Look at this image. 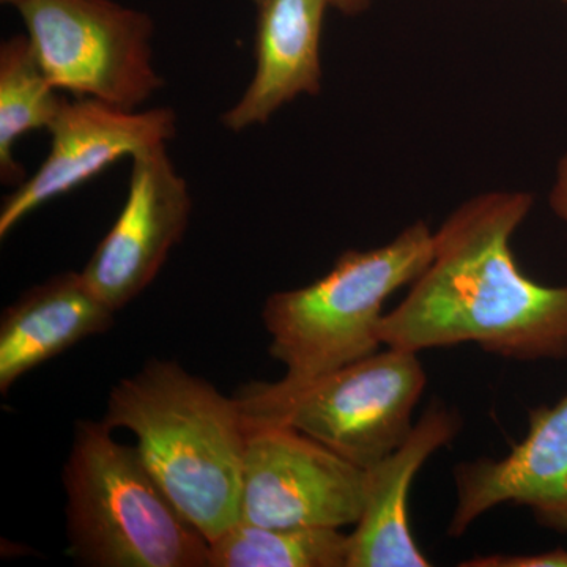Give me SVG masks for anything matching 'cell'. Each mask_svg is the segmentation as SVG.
Instances as JSON below:
<instances>
[{"mask_svg": "<svg viewBox=\"0 0 567 567\" xmlns=\"http://www.w3.org/2000/svg\"><path fill=\"white\" fill-rule=\"evenodd\" d=\"M532 207V194L491 192L451 213L431 264L383 316V346L417 353L475 342L507 360H565L567 284L533 281L511 248Z\"/></svg>", "mask_w": 567, "mask_h": 567, "instance_id": "obj_1", "label": "cell"}, {"mask_svg": "<svg viewBox=\"0 0 567 567\" xmlns=\"http://www.w3.org/2000/svg\"><path fill=\"white\" fill-rule=\"evenodd\" d=\"M104 423L126 429L159 486L208 543L240 520L246 429L237 399L171 360L112 388Z\"/></svg>", "mask_w": 567, "mask_h": 567, "instance_id": "obj_2", "label": "cell"}, {"mask_svg": "<svg viewBox=\"0 0 567 567\" xmlns=\"http://www.w3.org/2000/svg\"><path fill=\"white\" fill-rule=\"evenodd\" d=\"M104 421H80L63 468L66 537L93 567H208L210 543L167 496L136 446Z\"/></svg>", "mask_w": 567, "mask_h": 567, "instance_id": "obj_3", "label": "cell"}, {"mask_svg": "<svg viewBox=\"0 0 567 567\" xmlns=\"http://www.w3.org/2000/svg\"><path fill=\"white\" fill-rule=\"evenodd\" d=\"M432 257L434 233L416 221L390 244L341 254L309 286L270 295L262 320L270 354L286 365L287 379L328 374L379 352L383 305L415 281Z\"/></svg>", "mask_w": 567, "mask_h": 567, "instance_id": "obj_4", "label": "cell"}, {"mask_svg": "<svg viewBox=\"0 0 567 567\" xmlns=\"http://www.w3.org/2000/svg\"><path fill=\"white\" fill-rule=\"evenodd\" d=\"M425 383L416 352L386 347L312 379L249 383L235 399L245 424L293 429L368 470L405 442Z\"/></svg>", "mask_w": 567, "mask_h": 567, "instance_id": "obj_5", "label": "cell"}, {"mask_svg": "<svg viewBox=\"0 0 567 567\" xmlns=\"http://www.w3.org/2000/svg\"><path fill=\"white\" fill-rule=\"evenodd\" d=\"M18 11L58 91L136 111L162 89L148 14L114 0H25Z\"/></svg>", "mask_w": 567, "mask_h": 567, "instance_id": "obj_6", "label": "cell"}, {"mask_svg": "<svg viewBox=\"0 0 567 567\" xmlns=\"http://www.w3.org/2000/svg\"><path fill=\"white\" fill-rule=\"evenodd\" d=\"M240 520L268 528L357 525L365 470L300 432L248 425Z\"/></svg>", "mask_w": 567, "mask_h": 567, "instance_id": "obj_7", "label": "cell"}, {"mask_svg": "<svg viewBox=\"0 0 567 567\" xmlns=\"http://www.w3.org/2000/svg\"><path fill=\"white\" fill-rule=\"evenodd\" d=\"M132 159L121 215L81 271L93 292L115 312L158 276L185 234L193 205L166 145L136 153Z\"/></svg>", "mask_w": 567, "mask_h": 567, "instance_id": "obj_8", "label": "cell"}, {"mask_svg": "<svg viewBox=\"0 0 567 567\" xmlns=\"http://www.w3.org/2000/svg\"><path fill=\"white\" fill-rule=\"evenodd\" d=\"M48 132L50 155L3 200L2 238L40 205L73 192L117 159L166 145L177 132V115L169 107L136 112L92 99H65Z\"/></svg>", "mask_w": 567, "mask_h": 567, "instance_id": "obj_9", "label": "cell"}, {"mask_svg": "<svg viewBox=\"0 0 567 567\" xmlns=\"http://www.w3.org/2000/svg\"><path fill=\"white\" fill-rule=\"evenodd\" d=\"M457 503L447 533L505 503L528 506L540 525L567 533V394L529 412V431L506 457L464 462L454 470Z\"/></svg>", "mask_w": 567, "mask_h": 567, "instance_id": "obj_10", "label": "cell"}, {"mask_svg": "<svg viewBox=\"0 0 567 567\" xmlns=\"http://www.w3.org/2000/svg\"><path fill=\"white\" fill-rule=\"evenodd\" d=\"M256 7V69L244 96L224 112L234 133L264 125L286 104L322 91L324 11L330 0H252Z\"/></svg>", "mask_w": 567, "mask_h": 567, "instance_id": "obj_11", "label": "cell"}, {"mask_svg": "<svg viewBox=\"0 0 567 567\" xmlns=\"http://www.w3.org/2000/svg\"><path fill=\"white\" fill-rule=\"evenodd\" d=\"M461 429L456 412L432 404L393 453L365 470L363 513L349 535L347 567H427L409 518L413 480L429 457Z\"/></svg>", "mask_w": 567, "mask_h": 567, "instance_id": "obj_12", "label": "cell"}, {"mask_svg": "<svg viewBox=\"0 0 567 567\" xmlns=\"http://www.w3.org/2000/svg\"><path fill=\"white\" fill-rule=\"evenodd\" d=\"M115 311L82 274L66 271L33 286L0 319V390L91 336L106 333Z\"/></svg>", "mask_w": 567, "mask_h": 567, "instance_id": "obj_13", "label": "cell"}, {"mask_svg": "<svg viewBox=\"0 0 567 567\" xmlns=\"http://www.w3.org/2000/svg\"><path fill=\"white\" fill-rule=\"evenodd\" d=\"M65 99L37 62L28 35L0 47V178L9 185L24 182V169L13 147L24 134L50 130Z\"/></svg>", "mask_w": 567, "mask_h": 567, "instance_id": "obj_14", "label": "cell"}, {"mask_svg": "<svg viewBox=\"0 0 567 567\" xmlns=\"http://www.w3.org/2000/svg\"><path fill=\"white\" fill-rule=\"evenodd\" d=\"M349 536L336 528H268L238 520L210 543L208 567H347Z\"/></svg>", "mask_w": 567, "mask_h": 567, "instance_id": "obj_15", "label": "cell"}, {"mask_svg": "<svg viewBox=\"0 0 567 567\" xmlns=\"http://www.w3.org/2000/svg\"><path fill=\"white\" fill-rule=\"evenodd\" d=\"M470 567H567V550L555 548L539 555H492L461 563Z\"/></svg>", "mask_w": 567, "mask_h": 567, "instance_id": "obj_16", "label": "cell"}, {"mask_svg": "<svg viewBox=\"0 0 567 567\" xmlns=\"http://www.w3.org/2000/svg\"><path fill=\"white\" fill-rule=\"evenodd\" d=\"M551 212L567 226V153L559 159L554 186L548 194Z\"/></svg>", "mask_w": 567, "mask_h": 567, "instance_id": "obj_17", "label": "cell"}, {"mask_svg": "<svg viewBox=\"0 0 567 567\" xmlns=\"http://www.w3.org/2000/svg\"><path fill=\"white\" fill-rule=\"evenodd\" d=\"M372 2L374 0H330V7H334L336 10L341 11L347 17H357V14L368 10Z\"/></svg>", "mask_w": 567, "mask_h": 567, "instance_id": "obj_18", "label": "cell"}, {"mask_svg": "<svg viewBox=\"0 0 567 567\" xmlns=\"http://www.w3.org/2000/svg\"><path fill=\"white\" fill-rule=\"evenodd\" d=\"M0 2L3 3V6H11L14 7V9H20L22 3L25 2V0H0Z\"/></svg>", "mask_w": 567, "mask_h": 567, "instance_id": "obj_19", "label": "cell"}, {"mask_svg": "<svg viewBox=\"0 0 567 567\" xmlns=\"http://www.w3.org/2000/svg\"><path fill=\"white\" fill-rule=\"evenodd\" d=\"M561 2H565V3H567V0H561Z\"/></svg>", "mask_w": 567, "mask_h": 567, "instance_id": "obj_20", "label": "cell"}]
</instances>
